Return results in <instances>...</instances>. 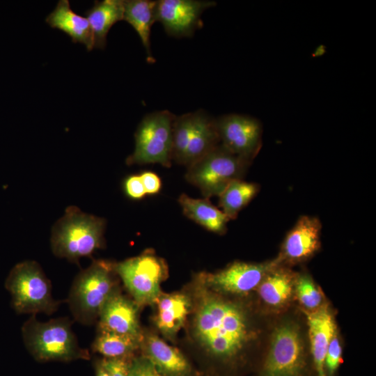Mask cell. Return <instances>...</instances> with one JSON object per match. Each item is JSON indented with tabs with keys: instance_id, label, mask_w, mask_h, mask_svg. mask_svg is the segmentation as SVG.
Listing matches in <instances>:
<instances>
[{
	"instance_id": "cell-8",
	"label": "cell",
	"mask_w": 376,
	"mask_h": 376,
	"mask_svg": "<svg viewBox=\"0 0 376 376\" xmlns=\"http://www.w3.org/2000/svg\"><path fill=\"white\" fill-rule=\"evenodd\" d=\"M310 368L299 327L281 323L274 329L259 376H309Z\"/></svg>"
},
{
	"instance_id": "cell-12",
	"label": "cell",
	"mask_w": 376,
	"mask_h": 376,
	"mask_svg": "<svg viewBox=\"0 0 376 376\" xmlns=\"http://www.w3.org/2000/svg\"><path fill=\"white\" fill-rule=\"evenodd\" d=\"M215 3L207 0H159L157 1L156 20L172 37H191L203 26V13Z\"/></svg>"
},
{
	"instance_id": "cell-22",
	"label": "cell",
	"mask_w": 376,
	"mask_h": 376,
	"mask_svg": "<svg viewBox=\"0 0 376 376\" xmlns=\"http://www.w3.org/2000/svg\"><path fill=\"white\" fill-rule=\"evenodd\" d=\"M123 8V20L129 23L137 33L146 49L148 61L155 62L150 49V32L152 24L157 22V1L125 0Z\"/></svg>"
},
{
	"instance_id": "cell-9",
	"label": "cell",
	"mask_w": 376,
	"mask_h": 376,
	"mask_svg": "<svg viewBox=\"0 0 376 376\" xmlns=\"http://www.w3.org/2000/svg\"><path fill=\"white\" fill-rule=\"evenodd\" d=\"M116 274L139 306L156 303L160 284L166 274L164 262L151 253H143L114 264Z\"/></svg>"
},
{
	"instance_id": "cell-18",
	"label": "cell",
	"mask_w": 376,
	"mask_h": 376,
	"mask_svg": "<svg viewBox=\"0 0 376 376\" xmlns=\"http://www.w3.org/2000/svg\"><path fill=\"white\" fill-rule=\"evenodd\" d=\"M194 114L193 127L182 164L187 167L220 143L215 119L202 109Z\"/></svg>"
},
{
	"instance_id": "cell-10",
	"label": "cell",
	"mask_w": 376,
	"mask_h": 376,
	"mask_svg": "<svg viewBox=\"0 0 376 376\" xmlns=\"http://www.w3.org/2000/svg\"><path fill=\"white\" fill-rule=\"evenodd\" d=\"M220 144L251 163L262 146L263 127L252 116L230 113L215 119Z\"/></svg>"
},
{
	"instance_id": "cell-21",
	"label": "cell",
	"mask_w": 376,
	"mask_h": 376,
	"mask_svg": "<svg viewBox=\"0 0 376 376\" xmlns=\"http://www.w3.org/2000/svg\"><path fill=\"white\" fill-rule=\"evenodd\" d=\"M123 0H103L95 1L94 6L86 10L85 15L91 29L94 47H105L109 31L123 20Z\"/></svg>"
},
{
	"instance_id": "cell-24",
	"label": "cell",
	"mask_w": 376,
	"mask_h": 376,
	"mask_svg": "<svg viewBox=\"0 0 376 376\" xmlns=\"http://www.w3.org/2000/svg\"><path fill=\"white\" fill-rule=\"evenodd\" d=\"M141 341L142 340L127 335L99 331L92 348L105 359L130 358L139 348Z\"/></svg>"
},
{
	"instance_id": "cell-30",
	"label": "cell",
	"mask_w": 376,
	"mask_h": 376,
	"mask_svg": "<svg viewBox=\"0 0 376 376\" xmlns=\"http://www.w3.org/2000/svg\"><path fill=\"white\" fill-rule=\"evenodd\" d=\"M124 187L127 195L133 199H141L146 194L141 177L138 175L127 177Z\"/></svg>"
},
{
	"instance_id": "cell-2",
	"label": "cell",
	"mask_w": 376,
	"mask_h": 376,
	"mask_svg": "<svg viewBox=\"0 0 376 376\" xmlns=\"http://www.w3.org/2000/svg\"><path fill=\"white\" fill-rule=\"evenodd\" d=\"M105 224L103 218L86 214L75 206L69 207L53 228V253L74 262L91 256L104 246Z\"/></svg>"
},
{
	"instance_id": "cell-3",
	"label": "cell",
	"mask_w": 376,
	"mask_h": 376,
	"mask_svg": "<svg viewBox=\"0 0 376 376\" xmlns=\"http://www.w3.org/2000/svg\"><path fill=\"white\" fill-rule=\"evenodd\" d=\"M22 336L26 348L38 361H68L89 357L88 352L79 346L68 318L40 322L31 315L22 327Z\"/></svg>"
},
{
	"instance_id": "cell-31",
	"label": "cell",
	"mask_w": 376,
	"mask_h": 376,
	"mask_svg": "<svg viewBox=\"0 0 376 376\" xmlns=\"http://www.w3.org/2000/svg\"><path fill=\"white\" fill-rule=\"evenodd\" d=\"M146 194H157L162 187L159 177L155 173L145 171L140 175Z\"/></svg>"
},
{
	"instance_id": "cell-13",
	"label": "cell",
	"mask_w": 376,
	"mask_h": 376,
	"mask_svg": "<svg viewBox=\"0 0 376 376\" xmlns=\"http://www.w3.org/2000/svg\"><path fill=\"white\" fill-rule=\"evenodd\" d=\"M139 305L116 290L103 306L99 315V331H106L143 339Z\"/></svg>"
},
{
	"instance_id": "cell-23",
	"label": "cell",
	"mask_w": 376,
	"mask_h": 376,
	"mask_svg": "<svg viewBox=\"0 0 376 376\" xmlns=\"http://www.w3.org/2000/svg\"><path fill=\"white\" fill-rule=\"evenodd\" d=\"M279 265L272 269L258 286L261 299L273 307H280L288 301L295 282L292 273Z\"/></svg>"
},
{
	"instance_id": "cell-5",
	"label": "cell",
	"mask_w": 376,
	"mask_h": 376,
	"mask_svg": "<svg viewBox=\"0 0 376 376\" xmlns=\"http://www.w3.org/2000/svg\"><path fill=\"white\" fill-rule=\"evenodd\" d=\"M249 164L219 143L187 166L185 178L205 198L219 196L232 181L242 179Z\"/></svg>"
},
{
	"instance_id": "cell-11",
	"label": "cell",
	"mask_w": 376,
	"mask_h": 376,
	"mask_svg": "<svg viewBox=\"0 0 376 376\" xmlns=\"http://www.w3.org/2000/svg\"><path fill=\"white\" fill-rule=\"evenodd\" d=\"M279 257L262 263L234 262L214 274H201L199 279L205 288L215 291L242 295L258 288L264 277L281 263Z\"/></svg>"
},
{
	"instance_id": "cell-17",
	"label": "cell",
	"mask_w": 376,
	"mask_h": 376,
	"mask_svg": "<svg viewBox=\"0 0 376 376\" xmlns=\"http://www.w3.org/2000/svg\"><path fill=\"white\" fill-rule=\"evenodd\" d=\"M156 304V326L165 337L172 339L185 322L191 300L182 293L166 294L160 295Z\"/></svg>"
},
{
	"instance_id": "cell-14",
	"label": "cell",
	"mask_w": 376,
	"mask_h": 376,
	"mask_svg": "<svg viewBox=\"0 0 376 376\" xmlns=\"http://www.w3.org/2000/svg\"><path fill=\"white\" fill-rule=\"evenodd\" d=\"M321 229L318 218L300 217L283 241L279 256L281 261L297 263L312 256L320 249Z\"/></svg>"
},
{
	"instance_id": "cell-19",
	"label": "cell",
	"mask_w": 376,
	"mask_h": 376,
	"mask_svg": "<svg viewBox=\"0 0 376 376\" xmlns=\"http://www.w3.org/2000/svg\"><path fill=\"white\" fill-rule=\"evenodd\" d=\"M46 22L51 27L68 35L73 42L84 44L88 51L94 48L88 19L75 13L68 0H60L54 10L47 17Z\"/></svg>"
},
{
	"instance_id": "cell-15",
	"label": "cell",
	"mask_w": 376,
	"mask_h": 376,
	"mask_svg": "<svg viewBox=\"0 0 376 376\" xmlns=\"http://www.w3.org/2000/svg\"><path fill=\"white\" fill-rule=\"evenodd\" d=\"M312 354V365L315 376H326L324 360L329 343L336 334L333 315L327 306L306 313Z\"/></svg>"
},
{
	"instance_id": "cell-7",
	"label": "cell",
	"mask_w": 376,
	"mask_h": 376,
	"mask_svg": "<svg viewBox=\"0 0 376 376\" xmlns=\"http://www.w3.org/2000/svg\"><path fill=\"white\" fill-rule=\"evenodd\" d=\"M175 116L168 110L144 116L136 130L135 148L126 160L128 165L172 163L173 127Z\"/></svg>"
},
{
	"instance_id": "cell-4",
	"label": "cell",
	"mask_w": 376,
	"mask_h": 376,
	"mask_svg": "<svg viewBox=\"0 0 376 376\" xmlns=\"http://www.w3.org/2000/svg\"><path fill=\"white\" fill-rule=\"evenodd\" d=\"M114 264L94 260L75 279L68 302L74 318L83 324H91L99 318L100 311L117 290Z\"/></svg>"
},
{
	"instance_id": "cell-28",
	"label": "cell",
	"mask_w": 376,
	"mask_h": 376,
	"mask_svg": "<svg viewBox=\"0 0 376 376\" xmlns=\"http://www.w3.org/2000/svg\"><path fill=\"white\" fill-rule=\"evenodd\" d=\"M129 376H162L152 362L144 355L131 359Z\"/></svg>"
},
{
	"instance_id": "cell-1",
	"label": "cell",
	"mask_w": 376,
	"mask_h": 376,
	"mask_svg": "<svg viewBox=\"0 0 376 376\" xmlns=\"http://www.w3.org/2000/svg\"><path fill=\"white\" fill-rule=\"evenodd\" d=\"M194 318V335L214 361L234 368L249 337L248 321L237 304L208 291L200 293Z\"/></svg>"
},
{
	"instance_id": "cell-16",
	"label": "cell",
	"mask_w": 376,
	"mask_h": 376,
	"mask_svg": "<svg viewBox=\"0 0 376 376\" xmlns=\"http://www.w3.org/2000/svg\"><path fill=\"white\" fill-rule=\"evenodd\" d=\"M144 351V356L162 376H194L193 368L185 355L158 336L146 338Z\"/></svg>"
},
{
	"instance_id": "cell-25",
	"label": "cell",
	"mask_w": 376,
	"mask_h": 376,
	"mask_svg": "<svg viewBox=\"0 0 376 376\" xmlns=\"http://www.w3.org/2000/svg\"><path fill=\"white\" fill-rule=\"evenodd\" d=\"M258 191L259 186L256 183L247 182L242 179L233 180L219 196V205L230 220L234 219Z\"/></svg>"
},
{
	"instance_id": "cell-26",
	"label": "cell",
	"mask_w": 376,
	"mask_h": 376,
	"mask_svg": "<svg viewBox=\"0 0 376 376\" xmlns=\"http://www.w3.org/2000/svg\"><path fill=\"white\" fill-rule=\"evenodd\" d=\"M295 288L298 299L304 307L311 311L320 308L322 295L308 275H299L295 281Z\"/></svg>"
},
{
	"instance_id": "cell-29",
	"label": "cell",
	"mask_w": 376,
	"mask_h": 376,
	"mask_svg": "<svg viewBox=\"0 0 376 376\" xmlns=\"http://www.w3.org/2000/svg\"><path fill=\"white\" fill-rule=\"evenodd\" d=\"M131 359L130 358H104L101 361L109 376H129Z\"/></svg>"
},
{
	"instance_id": "cell-20",
	"label": "cell",
	"mask_w": 376,
	"mask_h": 376,
	"mask_svg": "<svg viewBox=\"0 0 376 376\" xmlns=\"http://www.w3.org/2000/svg\"><path fill=\"white\" fill-rule=\"evenodd\" d=\"M178 201L183 214L189 219L210 232L220 235L226 233L230 219L208 198H194L182 194Z\"/></svg>"
},
{
	"instance_id": "cell-6",
	"label": "cell",
	"mask_w": 376,
	"mask_h": 376,
	"mask_svg": "<svg viewBox=\"0 0 376 376\" xmlns=\"http://www.w3.org/2000/svg\"><path fill=\"white\" fill-rule=\"evenodd\" d=\"M6 286L19 313L50 315L60 304L52 297L49 279L35 261L26 260L15 265L8 277Z\"/></svg>"
},
{
	"instance_id": "cell-27",
	"label": "cell",
	"mask_w": 376,
	"mask_h": 376,
	"mask_svg": "<svg viewBox=\"0 0 376 376\" xmlns=\"http://www.w3.org/2000/svg\"><path fill=\"white\" fill-rule=\"evenodd\" d=\"M342 362V348L336 334L332 337L325 357L326 376H335Z\"/></svg>"
},
{
	"instance_id": "cell-32",
	"label": "cell",
	"mask_w": 376,
	"mask_h": 376,
	"mask_svg": "<svg viewBox=\"0 0 376 376\" xmlns=\"http://www.w3.org/2000/svg\"><path fill=\"white\" fill-rule=\"evenodd\" d=\"M95 376H109L105 368H104L101 360L96 363L95 366Z\"/></svg>"
}]
</instances>
